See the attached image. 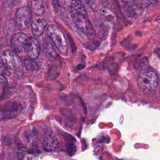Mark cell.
<instances>
[{"label": "cell", "mask_w": 160, "mask_h": 160, "mask_svg": "<svg viewBox=\"0 0 160 160\" xmlns=\"http://www.w3.org/2000/svg\"><path fill=\"white\" fill-rule=\"evenodd\" d=\"M69 11L75 24L81 32L87 36H92L94 34L93 28L88 18L86 10L81 1H71Z\"/></svg>", "instance_id": "6da1fadb"}, {"label": "cell", "mask_w": 160, "mask_h": 160, "mask_svg": "<svg viewBox=\"0 0 160 160\" xmlns=\"http://www.w3.org/2000/svg\"><path fill=\"white\" fill-rule=\"evenodd\" d=\"M138 87L147 96H152L156 92L158 85V77L153 70L142 69L137 78Z\"/></svg>", "instance_id": "7a4b0ae2"}, {"label": "cell", "mask_w": 160, "mask_h": 160, "mask_svg": "<svg viewBox=\"0 0 160 160\" xmlns=\"http://www.w3.org/2000/svg\"><path fill=\"white\" fill-rule=\"evenodd\" d=\"M47 35L59 52L63 56H67L68 54V44L61 29L56 25L51 24L48 28Z\"/></svg>", "instance_id": "3957f363"}, {"label": "cell", "mask_w": 160, "mask_h": 160, "mask_svg": "<svg viewBox=\"0 0 160 160\" xmlns=\"http://www.w3.org/2000/svg\"><path fill=\"white\" fill-rule=\"evenodd\" d=\"M2 62L9 69L16 70L21 67L22 61L18 54L10 50L4 51L1 55Z\"/></svg>", "instance_id": "277c9868"}, {"label": "cell", "mask_w": 160, "mask_h": 160, "mask_svg": "<svg viewBox=\"0 0 160 160\" xmlns=\"http://www.w3.org/2000/svg\"><path fill=\"white\" fill-rule=\"evenodd\" d=\"M31 12L29 7H21L17 10L16 13V24L19 28L26 29L31 21Z\"/></svg>", "instance_id": "5b68a950"}, {"label": "cell", "mask_w": 160, "mask_h": 160, "mask_svg": "<svg viewBox=\"0 0 160 160\" xmlns=\"http://www.w3.org/2000/svg\"><path fill=\"white\" fill-rule=\"evenodd\" d=\"M29 37L23 33L18 32L16 33L11 39V46L13 49L17 52H22L25 51V49Z\"/></svg>", "instance_id": "8992f818"}, {"label": "cell", "mask_w": 160, "mask_h": 160, "mask_svg": "<svg viewBox=\"0 0 160 160\" xmlns=\"http://www.w3.org/2000/svg\"><path fill=\"white\" fill-rule=\"evenodd\" d=\"M41 47L38 39L34 37H29L25 49V52L31 59H37L40 54Z\"/></svg>", "instance_id": "52a82bcc"}, {"label": "cell", "mask_w": 160, "mask_h": 160, "mask_svg": "<svg viewBox=\"0 0 160 160\" xmlns=\"http://www.w3.org/2000/svg\"><path fill=\"white\" fill-rule=\"evenodd\" d=\"M59 142L54 134L51 131L45 133L43 140V148L46 151H54L58 148Z\"/></svg>", "instance_id": "ba28073f"}, {"label": "cell", "mask_w": 160, "mask_h": 160, "mask_svg": "<svg viewBox=\"0 0 160 160\" xmlns=\"http://www.w3.org/2000/svg\"><path fill=\"white\" fill-rule=\"evenodd\" d=\"M47 26V21L44 18H38L35 19L31 24L32 32L35 36H40L44 32Z\"/></svg>", "instance_id": "9c48e42d"}, {"label": "cell", "mask_w": 160, "mask_h": 160, "mask_svg": "<svg viewBox=\"0 0 160 160\" xmlns=\"http://www.w3.org/2000/svg\"><path fill=\"white\" fill-rule=\"evenodd\" d=\"M43 52L45 56L50 59H53L56 56V51L55 46L52 41L47 39H44L43 42Z\"/></svg>", "instance_id": "30bf717a"}, {"label": "cell", "mask_w": 160, "mask_h": 160, "mask_svg": "<svg viewBox=\"0 0 160 160\" xmlns=\"http://www.w3.org/2000/svg\"><path fill=\"white\" fill-rule=\"evenodd\" d=\"M24 67L28 71H36L39 68L38 64L31 59H27L24 62Z\"/></svg>", "instance_id": "8fae6325"}, {"label": "cell", "mask_w": 160, "mask_h": 160, "mask_svg": "<svg viewBox=\"0 0 160 160\" xmlns=\"http://www.w3.org/2000/svg\"><path fill=\"white\" fill-rule=\"evenodd\" d=\"M32 7H33V11L36 14L40 15L44 11V6L43 3L42 1H33L32 2Z\"/></svg>", "instance_id": "7c38bea8"}, {"label": "cell", "mask_w": 160, "mask_h": 160, "mask_svg": "<svg viewBox=\"0 0 160 160\" xmlns=\"http://www.w3.org/2000/svg\"><path fill=\"white\" fill-rule=\"evenodd\" d=\"M26 138L28 142L33 143L37 141L38 138V133L35 129L29 131L26 134Z\"/></svg>", "instance_id": "4fadbf2b"}, {"label": "cell", "mask_w": 160, "mask_h": 160, "mask_svg": "<svg viewBox=\"0 0 160 160\" xmlns=\"http://www.w3.org/2000/svg\"><path fill=\"white\" fill-rule=\"evenodd\" d=\"M0 74L2 76L4 75L8 76L10 74L9 69L2 62H0Z\"/></svg>", "instance_id": "5bb4252c"}, {"label": "cell", "mask_w": 160, "mask_h": 160, "mask_svg": "<svg viewBox=\"0 0 160 160\" xmlns=\"http://www.w3.org/2000/svg\"><path fill=\"white\" fill-rule=\"evenodd\" d=\"M154 3H156V1H142L139 2V7L141 8H145Z\"/></svg>", "instance_id": "9a60e30c"}, {"label": "cell", "mask_w": 160, "mask_h": 160, "mask_svg": "<svg viewBox=\"0 0 160 160\" xmlns=\"http://www.w3.org/2000/svg\"><path fill=\"white\" fill-rule=\"evenodd\" d=\"M8 80L4 76L0 74V83H7Z\"/></svg>", "instance_id": "2e32d148"}, {"label": "cell", "mask_w": 160, "mask_h": 160, "mask_svg": "<svg viewBox=\"0 0 160 160\" xmlns=\"http://www.w3.org/2000/svg\"><path fill=\"white\" fill-rule=\"evenodd\" d=\"M155 21L157 22H159L160 23V15L157 16L156 18H155Z\"/></svg>", "instance_id": "e0dca14e"}]
</instances>
